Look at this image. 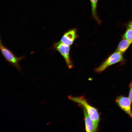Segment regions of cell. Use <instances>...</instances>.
<instances>
[{"instance_id":"1","label":"cell","mask_w":132,"mask_h":132,"mask_svg":"<svg viewBox=\"0 0 132 132\" xmlns=\"http://www.w3.org/2000/svg\"><path fill=\"white\" fill-rule=\"evenodd\" d=\"M68 99L78 103L86 111L90 119L94 122L98 123L99 120V116L97 109L88 102L84 97H75L69 96Z\"/></svg>"},{"instance_id":"2","label":"cell","mask_w":132,"mask_h":132,"mask_svg":"<svg viewBox=\"0 0 132 132\" xmlns=\"http://www.w3.org/2000/svg\"><path fill=\"white\" fill-rule=\"evenodd\" d=\"M0 50L5 60L19 70H21L19 65L20 61L24 58V56L17 57L8 48L3 45L0 40Z\"/></svg>"},{"instance_id":"3","label":"cell","mask_w":132,"mask_h":132,"mask_svg":"<svg viewBox=\"0 0 132 132\" xmlns=\"http://www.w3.org/2000/svg\"><path fill=\"white\" fill-rule=\"evenodd\" d=\"M122 54L115 51L110 55L99 66L95 69V71L99 73L105 70L109 66L123 61Z\"/></svg>"},{"instance_id":"4","label":"cell","mask_w":132,"mask_h":132,"mask_svg":"<svg viewBox=\"0 0 132 132\" xmlns=\"http://www.w3.org/2000/svg\"><path fill=\"white\" fill-rule=\"evenodd\" d=\"M70 46L60 41L55 43L53 47L55 49L58 51L63 56L68 68L71 69L73 67V65L70 56Z\"/></svg>"},{"instance_id":"5","label":"cell","mask_w":132,"mask_h":132,"mask_svg":"<svg viewBox=\"0 0 132 132\" xmlns=\"http://www.w3.org/2000/svg\"><path fill=\"white\" fill-rule=\"evenodd\" d=\"M76 28L70 29L65 32L62 37L60 42L66 45L72 44L78 36Z\"/></svg>"},{"instance_id":"6","label":"cell","mask_w":132,"mask_h":132,"mask_svg":"<svg viewBox=\"0 0 132 132\" xmlns=\"http://www.w3.org/2000/svg\"><path fill=\"white\" fill-rule=\"evenodd\" d=\"M116 100L120 107L132 118L131 101L129 98L120 96L118 97Z\"/></svg>"},{"instance_id":"7","label":"cell","mask_w":132,"mask_h":132,"mask_svg":"<svg viewBox=\"0 0 132 132\" xmlns=\"http://www.w3.org/2000/svg\"><path fill=\"white\" fill-rule=\"evenodd\" d=\"M83 110L86 131L88 132H96L98 124L94 122L90 119L86 111L82 108Z\"/></svg>"},{"instance_id":"8","label":"cell","mask_w":132,"mask_h":132,"mask_svg":"<svg viewBox=\"0 0 132 132\" xmlns=\"http://www.w3.org/2000/svg\"><path fill=\"white\" fill-rule=\"evenodd\" d=\"M132 43V41L123 39L119 43L115 51L123 54Z\"/></svg>"},{"instance_id":"9","label":"cell","mask_w":132,"mask_h":132,"mask_svg":"<svg viewBox=\"0 0 132 132\" xmlns=\"http://www.w3.org/2000/svg\"><path fill=\"white\" fill-rule=\"evenodd\" d=\"M98 0H90V1L91 4L92 16L98 23L100 24L101 21L98 18L97 12V7Z\"/></svg>"},{"instance_id":"10","label":"cell","mask_w":132,"mask_h":132,"mask_svg":"<svg viewBox=\"0 0 132 132\" xmlns=\"http://www.w3.org/2000/svg\"><path fill=\"white\" fill-rule=\"evenodd\" d=\"M123 38L132 41V29L128 28L123 35Z\"/></svg>"},{"instance_id":"11","label":"cell","mask_w":132,"mask_h":132,"mask_svg":"<svg viewBox=\"0 0 132 132\" xmlns=\"http://www.w3.org/2000/svg\"><path fill=\"white\" fill-rule=\"evenodd\" d=\"M129 87L130 88V91L129 94V98L130 99L131 102H132V81H131L130 83Z\"/></svg>"},{"instance_id":"12","label":"cell","mask_w":132,"mask_h":132,"mask_svg":"<svg viewBox=\"0 0 132 132\" xmlns=\"http://www.w3.org/2000/svg\"><path fill=\"white\" fill-rule=\"evenodd\" d=\"M128 28L132 29V22L129 23L128 25Z\"/></svg>"}]
</instances>
